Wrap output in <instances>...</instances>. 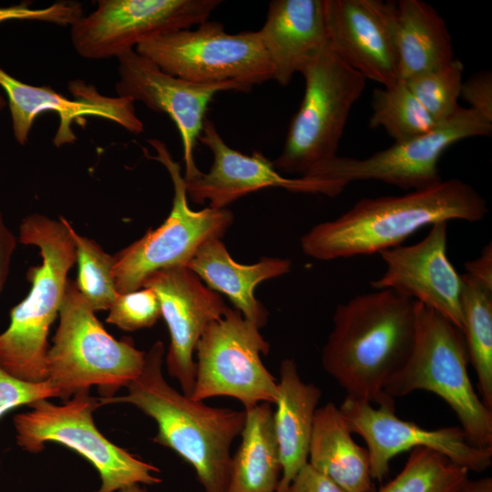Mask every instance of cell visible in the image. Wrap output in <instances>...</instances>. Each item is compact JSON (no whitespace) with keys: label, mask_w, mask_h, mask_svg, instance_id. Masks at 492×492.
Wrapping results in <instances>:
<instances>
[{"label":"cell","mask_w":492,"mask_h":492,"mask_svg":"<svg viewBox=\"0 0 492 492\" xmlns=\"http://www.w3.org/2000/svg\"><path fill=\"white\" fill-rule=\"evenodd\" d=\"M415 332V301L388 289L357 294L337 305L322 365L347 397L395 408L384 385L408 357Z\"/></svg>","instance_id":"6da1fadb"},{"label":"cell","mask_w":492,"mask_h":492,"mask_svg":"<svg viewBox=\"0 0 492 492\" xmlns=\"http://www.w3.org/2000/svg\"><path fill=\"white\" fill-rule=\"evenodd\" d=\"M488 212L486 200L470 184L442 179L400 196L364 198L301 238L303 253L319 261L381 253L399 246L425 226L440 221L476 222Z\"/></svg>","instance_id":"7a4b0ae2"},{"label":"cell","mask_w":492,"mask_h":492,"mask_svg":"<svg viewBox=\"0 0 492 492\" xmlns=\"http://www.w3.org/2000/svg\"><path fill=\"white\" fill-rule=\"evenodd\" d=\"M165 349L157 341L146 353L143 369L127 394L99 397L100 405L129 404L157 425L153 442L174 451L194 470L204 492H226L231 447L241 435L245 411L214 407L172 387L162 374Z\"/></svg>","instance_id":"3957f363"},{"label":"cell","mask_w":492,"mask_h":492,"mask_svg":"<svg viewBox=\"0 0 492 492\" xmlns=\"http://www.w3.org/2000/svg\"><path fill=\"white\" fill-rule=\"evenodd\" d=\"M71 229L64 217L56 220L38 213L26 216L19 226V241L37 247L42 263L29 268L30 291L10 310L9 324L0 333V366L24 381L47 380V337L76 262Z\"/></svg>","instance_id":"277c9868"},{"label":"cell","mask_w":492,"mask_h":492,"mask_svg":"<svg viewBox=\"0 0 492 492\" xmlns=\"http://www.w3.org/2000/svg\"><path fill=\"white\" fill-rule=\"evenodd\" d=\"M461 331L435 310L415 302V332L403 365L388 379L384 394L395 399L425 390L442 398L455 412L468 440L492 447V410L474 390Z\"/></svg>","instance_id":"5b68a950"},{"label":"cell","mask_w":492,"mask_h":492,"mask_svg":"<svg viewBox=\"0 0 492 492\" xmlns=\"http://www.w3.org/2000/svg\"><path fill=\"white\" fill-rule=\"evenodd\" d=\"M59 324L47 354V380L64 402L77 392L97 386L102 397L113 396L141 373L146 352L131 338L111 336L67 279Z\"/></svg>","instance_id":"8992f818"},{"label":"cell","mask_w":492,"mask_h":492,"mask_svg":"<svg viewBox=\"0 0 492 492\" xmlns=\"http://www.w3.org/2000/svg\"><path fill=\"white\" fill-rule=\"evenodd\" d=\"M304 95L292 117L284 146L272 161L279 171L309 176L337 156L354 104L366 79L327 46L301 72Z\"/></svg>","instance_id":"52a82bcc"},{"label":"cell","mask_w":492,"mask_h":492,"mask_svg":"<svg viewBox=\"0 0 492 492\" xmlns=\"http://www.w3.org/2000/svg\"><path fill=\"white\" fill-rule=\"evenodd\" d=\"M31 410L14 416L16 445L29 453L44 450L46 442L77 452L97 469L101 485L95 492H115L126 487L159 484V469L109 441L96 426L93 413L99 397L89 389L77 392L63 405L36 401Z\"/></svg>","instance_id":"ba28073f"},{"label":"cell","mask_w":492,"mask_h":492,"mask_svg":"<svg viewBox=\"0 0 492 492\" xmlns=\"http://www.w3.org/2000/svg\"><path fill=\"white\" fill-rule=\"evenodd\" d=\"M148 142L156 151L150 159L160 162L170 176L174 190L172 207L161 225L149 229L113 256V274L119 294L139 290L145 280L157 271L187 267L206 241L220 239L233 221V214L227 208L192 210L179 164L172 159L163 141L152 138Z\"/></svg>","instance_id":"9c48e42d"},{"label":"cell","mask_w":492,"mask_h":492,"mask_svg":"<svg viewBox=\"0 0 492 492\" xmlns=\"http://www.w3.org/2000/svg\"><path fill=\"white\" fill-rule=\"evenodd\" d=\"M135 51L162 71L194 83L235 81L252 89L273 77L258 31L230 34L209 19L193 30L147 37Z\"/></svg>","instance_id":"30bf717a"},{"label":"cell","mask_w":492,"mask_h":492,"mask_svg":"<svg viewBox=\"0 0 492 492\" xmlns=\"http://www.w3.org/2000/svg\"><path fill=\"white\" fill-rule=\"evenodd\" d=\"M260 330L231 308L205 328L195 348L193 400L230 396L244 408L275 404L278 380L261 361V356L269 354L270 344Z\"/></svg>","instance_id":"8fae6325"},{"label":"cell","mask_w":492,"mask_h":492,"mask_svg":"<svg viewBox=\"0 0 492 492\" xmlns=\"http://www.w3.org/2000/svg\"><path fill=\"white\" fill-rule=\"evenodd\" d=\"M492 122L470 108H460L449 119L412 139L394 143L369 157L336 156L309 176L349 184L378 180L403 190H419L442 180L438 162L443 152L457 141L489 136Z\"/></svg>","instance_id":"7c38bea8"},{"label":"cell","mask_w":492,"mask_h":492,"mask_svg":"<svg viewBox=\"0 0 492 492\" xmlns=\"http://www.w3.org/2000/svg\"><path fill=\"white\" fill-rule=\"evenodd\" d=\"M220 0H99L70 27L72 45L87 59L118 58L143 39L190 29L209 19Z\"/></svg>","instance_id":"4fadbf2b"},{"label":"cell","mask_w":492,"mask_h":492,"mask_svg":"<svg viewBox=\"0 0 492 492\" xmlns=\"http://www.w3.org/2000/svg\"><path fill=\"white\" fill-rule=\"evenodd\" d=\"M339 408L351 432L366 443L374 480L381 482L388 475L393 457L415 447L437 451L468 471L483 472L492 464V447L474 446L460 426L423 428L398 418L395 408L347 396Z\"/></svg>","instance_id":"5bb4252c"},{"label":"cell","mask_w":492,"mask_h":492,"mask_svg":"<svg viewBox=\"0 0 492 492\" xmlns=\"http://www.w3.org/2000/svg\"><path fill=\"white\" fill-rule=\"evenodd\" d=\"M117 59V96L139 101L151 110L168 115L175 123L182 142L185 178L199 169L194 149L214 95L222 91L251 90L235 81L194 83L171 76L135 49Z\"/></svg>","instance_id":"9a60e30c"},{"label":"cell","mask_w":492,"mask_h":492,"mask_svg":"<svg viewBox=\"0 0 492 492\" xmlns=\"http://www.w3.org/2000/svg\"><path fill=\"white\" fill-rule=\"evenodd\" d=\"M199 141L211 151L213 162L207 172L198 169L183 177L187 195L197 204L208 200L209 207L223 209L247 194L266 188L335 197L347 186L344 182L321 177H283L261 152L256 150L246 155L229 147L214 123L207 118Z\"/></svg>","instance_id":"2e32d148"},{"label":"cell","mask_w":492,"mask_h":492,"mask_svg":"<svg viewBox=\"0 0 492 492\" xmlns=\"http://www.w3.org/2000/svg\"><path fill=\"white\" fill-rule=\"evenodd\" d=\"M0 87L5 94L14 138L20 145L27 143L37 116L46 112L58 115L59 124L53 138L56 147L77 140L72 125L83 122L86 117L105 118L136 135L144 131L135 102L128 97L104 96L94 85L80 79L68 83L67 88L73 96L68 98L48 86L22 82L0 67Z\"/></svg>","instance_id":"e0dca14e"},{"label":"cell","mask_w":492,"mask_h":492,"mask_svg":"<svg viewBox=\"0 0 492 492\" xmlns=\"http://www.w3.org/2000/svg\"><path fill=\"white\" fill-rule=\"evenodd\" d=\"M142 288L157 295L170 337L165 362L168 374L181 392L191 396L195 384L196 345L205 328L228 312L220 295L189 268L175 266L150 274Z\"/></svg>","instance_id":"ac0fdd59"},{"label":"cell","mask_w":492,"mask_h":492,"mask_svg":"<svg viewBox=\"0 0 492 492\" xmlns=\"http://www.w3.org/2000/svg\"><path fill=\"white\" fill-rule=\"evenodd\" d=\"M447 225L437 222L420 241L382 251L384 272L370 284L435 310L461 331L462 281L447 256Z\"/></svg>","instance_id":"d6986e66"},{"label":"cell","mask_w":492,"mask_h":492,"mask_svg":"<svg viewBox=\"0 0 492 492\" xmlns=\"http://www.w3.org/2000/svg\"><path fill=\"white\" fill-rule=\"evenodd\" d=\"M330 47L365 79L388 87L399 79L395 2L324 0Z\"/></svg>","instance_id":"ffe728a7"},{"label":"cell","mask_w":492,"mask_h":492,"mask_svg":"<svg viewBox=\"0 0 492 492\" xmlns=\"http://www.w3.org/2000/svg\"><path fill=\"white\" fill-rule=\"evenodd\" d=\"M258 33L272 79L287 86L328 45L324 0H272Z\"/></svg>","instance_id":"44dd1931"},{"label":"cell","mask_w":492,"mask_h":492,"mask_svg":"<svg viewBox=\"0 0 492 492\" xmlns=\"http://www.w3.org/2000/svg\"><path fill=\"white\" fill-rule=\"evenodd\" d=\"M205 284L216 292L225 294L242 316L262 328L268 321V311L256 299V286L263 281L288 273L289 259L263 257L253 264L233 260L219 238L206 241L187 265Z\"/></svg>","instance_id":"7402d4cb"},{"label":"cell","mask_w":492,"mask_h":492,"mask_svg":"<svg viewBox=\"0 0 492 492\" xmlns=\"http://www.w3.org/2000/svg\"><path fill=\"white\" fill-rule=\"evenodd\" d=\"M322 391L304 383L292 359L280 365L273 429L282 464L277 492H283L298 471L308 463L313 420Z\"/></svg>","instance_id":"603a6c76"},{"label":"cell","mask_w":492,"mask_h":492,"mask_svg":"<svg viewBox=\"0 0 492 492\" xmlns=\"http://www.w3.org/2000/svg\"><path fill=\"white\" fill-rule=\"evenodd\" d=\"M352 434L339 406L328 402L318 407L308 463L346 492H374L368 450Z\"/></svg>","instance_id":"cb8c5ba5"},{"label":"cell","mask_w":492,"mask_h":492,"mask_svg":"<svg viewBox=\"0 0 492 492\" xmlns=\"http://www.w3.org/2000/svg\"><path fill=\"white\" fill-rule=\"evenodd\" d=\"M395 42L403 80L446 67L455 59L445 20L421 0L395 2Z\"/></svg>","instance_id":"d4e9b609"},{"label":"cell","mask_w":492,"mask_h":492,"mask_svg":"<svg viewBox=\"0 0 492 492\" xmlns=\"http://www.w3.org/2000/svg\"><path fill=\"white\" fill-rule=\"evenodd\" d=\"M241 444L231 456L226 492H277L282 464L269 403L244 408Z\"/></svg>","instance_id":"484cf974"},{"label":"cell","mask_w":492,"mask_h":492,"mask_svg":"<svg viewBox=\"0 0 492 492\" xmlns=\"http://www.w3.org/2000/svg\"><path fill=\"white\" fill-rule=\"evenodd\" d=\"M461 333L483 403L492 410V286L461 274Z\"/></svg>","instance_id":"4316f807"},{"label":"cell","mask_w":492,"mask_h":492,"mask_svg":"<svg viewBox=\"0 0 492 492\" xmlns=\"http://www.w3.org/2000/svg\"><path fill=\"white\" fill-rule=\"evenodd\" d=\"M371 107L369 127L384 128L394 143L424 135L438 124L400 78L391 86L375 88Z\"/></svg>","instance_id":"83f0119b"},{"label":"cell","mask_w":492,"mask_h":492,"mask_svg":"<svg viewBox=\"0 0 492 492\" xmlns=\"http://www.w3.org/2000/svg\"><path fill=\"white\" fill-rule=\"evenodd\" d=\"M468 473L437 451L415 447L403 469L376 492H463Z\"/></svg>","instance_id":"f1b7e54d"},{"label":"cell","mask_w":492,"mask_h":492,"mask_svg":"<svg viewBox=\"0 0 492 492\" xmlns=\"http://www.w3.org/2000/svg\"><path fill=\"white\" fill-rule=\"evenodd\" d=\"M78 273L75 282L79 293L94 312L108 310L118 292L113 274L114 257L94 240L71 229Z\"/></svg>","instance_id":"f546056e"},{"label":"cell","mask_w":492,"mask_h":492,"mask_svg":"<svg viewBox=\"0 0 492 492\" xmlns=\"http://www.w3.org/2000/svg\"><path fill=\"white\" fill-rule=\"evenodd\" d=\"M463 71L462 62L455 58L446 67L417 74L404 81L433 119L440 123L452 118L461 108L457 100Z\"/></svg>","instance_id":"4dcf8cb0"},{"label":"cell","mask_w":492,"mask_h":492,"mask_svg":"<svg viewBox=\"0 0 492 492\" xmlns=\"http://www.w3.org/2000/svg\"><path fill=\"white\" fill-rule=\"evenodd\" d=\"M108 311L107 322L128 332L149 328L161 317L159 299L149 288L118 293Z\"/></svg>","instance_id":"1f68e13d"},{"label":"cell","mask_w":492,"mask_h":492,"mask_svg":"<svg viewBox=\"0 0 492 492\" xmlns=\"http://www.w3.org/2000/svg\"><path fill=\"white\" fill-rule=\"evenodd\" d=\"M83 15L84 6L77 1H59L43 8H32L29 2L0 7V24L13 20H30L71 26Z\"/></svg>","instance_id":"d6a6232c"},{"label":"cell","mask_w":492,"mask_h":492,"mask_svg":"<svg viewBox=\"0 0 492 492\" xmlns=\"http://www.w3.org/2000/svg\"><path fill=\"white\" fill-rule=\"evenodd\" d=\"M50 397H58V393L48 380L39 383L24 381L0 366V418L18 406Z\"/></svg>","instance_id":"836d02e7"},{"label":"cell","mask_w":492,"mask_h":492,"mask_svg":"<svg viewBox=\"0 0 492 492\" xmlns=\"http://www.w3.org/2000/svg\"><path fill=\"white\" fill-rule=\"evenodd\" d=\"M460 96L472 109L492 122V74L484 70L472 75L462 83Z\"/></svg>","instance_id":"e575fe53"},{"label":"cell","mask_w":492,"mask_h":492,"mask_svg":"<svg viewBox=\"0 0 492 492\" xmlns=\"http://www.w3.org/2000/svg\"><path fill=\"white\" fill-rule=\"evenodd\" d=\"M283 492H346L327 477L305 464Z\"/></svg>","instance_id":"d590c367"},{"label":"cell","mask_w":492,"mask_h":492,"mask_svg":"<svg viewBox=\"0 0 492 492\" xmlns=\"http://www.w3.org/2000/svg\"><path fill=\"white\" fill-rule=\"evenodd\" d=\"M16 243V237L6 225L4 216L0 211V294L9 274Z\"/></svg>","instance_id":"8d00e7d4"},{"label":"cell","mask_w":492,"mask_h":492,"mask_svg":"<svg viewBox=\"0 0 492 492\" xmlns=\"http://www.w3.org/2000/svg\"><path fill=\"white\" fill-rule=\"evenodd\" d=\"M466 273L492 286V245L487 244L478 257L464 264Z\"/></svg>","instance_id":"74e56055"},{"label":"cell","mask_w":492,"mask_h":492,"mask_svg":"<svg viewBox=\"0 0 492 492\" xmlns=\"http://www.w3.org/2000/svg\"><path fill=\"white\" fill-rule=\"evenodd\" d=\"M463 492H492V478L489 477L468 480Z\"/></svg>","instance_id":"f35d334b"},{"label":"cell","mask_w":492,"mask_h":492,"mask_svg":"<svg viewBox=\"0 0 492 492\" xmlns=\"http://www.w3.org/2000/svg\"><path fill=\"white\" fill-rule=\"evenodd\" d=\"M118 492H149L146 488L142 487L140 484H134L126 487Z\"/></svg>","instance_id":"ab89813d"},{"label":"cell","mask_w":492,"mask_h":492,"mask_svg":"<svg viewBox=\"0 0 492 492\" xmlns=\"http://www.w3.org/2000/svg\"><path fill=\"white\" fill-rule=\"evenodd\" d=\"M7 106L6 98L0 93V112Z\"/></svg>","instance_id":"60d3db41"}]
</instances>
